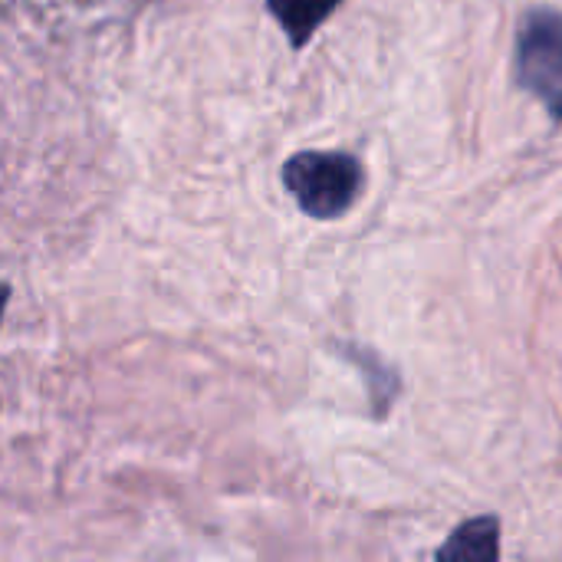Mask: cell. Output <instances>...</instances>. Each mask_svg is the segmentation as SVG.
Here are the masks:
<instances>
[{"label":"cell","instance_id":"1","mask_svg":"<svg viewBox=\"0 0 562 562\" xmlns=\"http://www.w3.org/2000/svg\"><path fill=\"white\" fill-rule=\"evenodd\" d=\"M283 181L296 204L316 217H342L362 191V165L342 151H300L286 161Z\"/></svg>","mask_w":562,"mask_h":562},{"label":"cell","instance_id":"2","mask_svg":"<svg viewBox=\"0 0 562 562\" xmlns=\"http://www.w3.org/2000/svg\"><path fill=\"white\" fill-rule=\"evenodd\" d=\"M514 69L520 89L537 95L547 112L562 122V13L537 7L524 16Z\"/></svg>","mask_w":562,"mask_h":562},{"label":"cell","instance_id":"3","mask_svg":"<svg viewBox=\"0 0 562 562\" xmlns=\"http://www.w3.org/2000/svg\"><path fill=\"white\" fill-rule=\"evenodd\" d=\"M501 557V527L494 517H477L458 527L448 543L438 550V560L458 562H494Z\"/></svg>","mask_w":562,"mask_h":562},{"label":"cell","instance_id":"4","mask_svg":"<svg viewBox=\"0 0 562 562\" xmlns=\"http://www.w3.org/2000/svg\"><path fill=\"white\" fill-rule=\"evenodd\" d=\"M336 3L339 0H270V10L283 23L293 46H303L316 33V26L336 10Z\"/></svg>","mask_w":562,"mask_h":562},{"label":"cell","instance_id":"5","mask_svg":"<svg viewBox=\"0 0 562 562\" xmlns=\"http://www.w3.org/2000/svg\"><path fill=\"white\" fill-rule=\"evenodd\" d=\"M3 303H7V286H0V313H3Z\"/></svg>","mask_w":562,"mask_h":562}]
</instances>
